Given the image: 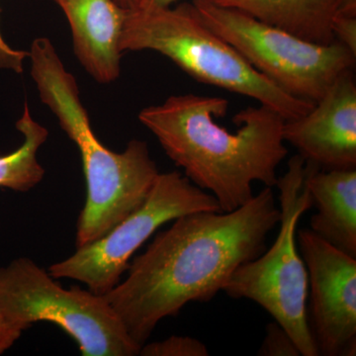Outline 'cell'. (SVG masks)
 Returning a JSON list of instances; mask_svg holds the SVG:
<instances>
[{"label": "cell", "instance_id": "cell-1", "mask_svg": "<svg viewBox=\"0 0 356 356\" xmlns=\"http://www.w3.org/2000/svg\"><path fill=\"white\" fill-rule=\"evenodd\" d=\"M280 220L271 187L231 212L178 217L133 259L127 278L103 296L142 346L161 320L191 302L211 301L238 266L264 254Z\"/></svg>", "mask_w": 356, "mask_h": 356}, {"label": "cell", "instance_id": "cell-2", "mask_svg": "<svg viewBox=\"0 0 356 356\" xmlns=\"http://www.w3.org/2000/svg\"><path fill=\"white\" fill-rule=\"evenodd\" d=\"M228 109V100L220 96L184 95L139 113L168 158L216 198L222 212L252 200L254 182L275 186L276 170L288 154L282 135L286 120L277 111L248 106L234 117L238 127L234 133L217 123Z\"/></svg>", "mask_w": 356, "mask_h": 356}, {"label": "cell", "instance_id": "cell-3", "mask_svg": "<svg viewBox=\"0 0 356 356\" xmlns=\"http://www.w3.org/2000/svg\"><path fill=\"white\" fill-rule=\"evenodd\" d=\"M29 58L40 99L81 154L86 200L77 222L76 247H84L106 235L144 203L158 177V166L144 140H130L125 151L115 153L96 137L76 77L65 69L50 40L35 39Z\"/></svg>", "mask_w": 356, "mask_h": 356}, {"label": "cell", "instance_id": "cell-4", "mask_svg": "<svg viewBox=\"0 0 356 356\" xmlns=\"http://www.w3.org/2000/svg\"><path fill=\"white\" fill-rule=\"evenodd\" d=\"M120 50L156 51L198 83L252 98L286 121L308 113L314 105L288 95L262 76L231 44L212 31L188 2L170 8L143 0L127 9Z\"/></svg>", "mask_w": 356, "mask_h": 356}, {"label": "cell", "instance_id": "cell-5", "mask_svg": "<svg viewBox=\"0 0 356 356\" xmlns=\"http://www.w3.org/2000/svg\"><path fill=\"white\" fill-rule=\"evenodd\" d=\"M305 166V159L296 154L290 159L286 173L277 179L280 229L273 247L238 266L222 291L231 298L259 304L291 337L301 355L318 356L307 313L308 270L297 252V226L312 207L304 184Z\"/></svg>", "mask_w": 356, "mask_h": 356}, {"label": "cell", "instance_id": "cell-6", "mask_svg": "<svg viewBox=\"0 0 356 356\" xmlns=\"http://www.w3.org/2000/svg\"><path fill=\"white\" fill-rule=\"evenodd\" d=\"M29 257L0 267V302L20 331L39 322L57 325L76 341L83 356L139 355L113 308L102 295L72 286L65 289Z\"/></svg>", "mask_w": 356, "mask_h": 356}, {"label": "cell", "instance_id": "cell-7", "mask_svg": "<svg viewBox=\"0 0 356 356\" xmlns=\"http://www.w3.org/2000/svg\"><path fill=\"white\" fill-rule=\"evenodd\" d=\"M199 17L231 44L254 69L288 95L317 102L356 56L343 44L312 43L234 7L192 2Z\"/></svg>", "mask_w": 356, "mask_h": 356}, {"label": "cell", "instance_id": "cell-8", "mask_svg": "<svg viewBox=\"0 0 356 356\" xmlns=\"http://www.w3.org/2000/svg\"><path fill=\"white\" fill-rule=\"evenodd\" d=\"M196 212H222L212 194L192 184L182 173H159L144 203L106 235L64 261L51 264L56 280L83 283L97 295L107 294L128 270L134 254L166 222Z\"/></svg>", "mask_w": 356, "mask_h": 356}, {"label": "cell", "instance_id": "cell-9", "mask_svg": "<svg viewBox=\"0 0 356 356\" xmlns=\"http://www.w3.org/2000/svg\"><path fill=\"white\" fill-rule=\"evenodd\" d=\"M311 287V331L318 355L356 353V259L325 242L310 229L298 232Z\"/></svg>", "mask_w": 356, "mask_h": 356}, {"label": "cell", "instance_id": "cell-10", "mask_svg": "<svg viewBox=\"0 0 356 356\" xmlns=\"http://www.w3.org/2000/svg\"><path fill=\"white\" fill-rule=\"evenodd\" d=\"M282 135L302 158L322 170H355V70L341 72L308 113L285 121Z\"/></svg>", "mask_w": 356, "mask_h": 356}, {"label": "cell", "instance_id": "cell-11", "mask_svg": "<svg viewBox=\"0 0 356 356\" xmlns=\"http://www.w3.org/2000/svg\"><path fill=\"white\" fill-rule=\"evenodd\" d=\"M67 16L74 55L98 83L121 72L120 39L127 9L114 0H54Z\"/></svg>", "mask_w": 356, "mask_h": 356}, {"label": "cell", "instance_id": "cell-12", "mask_svg": "<svg viewBox=\"0 0 356 356\" xmlns=\"http://www.w3.org/2000/svg\"><path fill=\"white\" fill-rule=\"evenodd\" d=\"M304 184L317 208L311 231L356 259V168L327 170L306 161Z\"/></svg>", "mask_w": 356, "mask_h": 356}, {"label": "cell", "instance_id": "cell-13", "mask_svg": "<svg viewBox=\"0 0 356 356\" xmlns=\"http://www.w3.org/2000/svg\"><path fill=\"white\" fill-rule=\"evenodd\" d=\"M234 7L252 17L312 43L336 42L332 21L341 0H210Z\"/></svg>", "mask_w": 356, "mask_h": 356}, {"label": "cell", "instance_id": "cell-14", "mask_svg": "<svg viewBox=\"0 0 356 356\" xmlns=\"http://www.w3.org/2000/svg\"><path fill=\"white\" fill-rule=\"evenodd\" d=\"M16 129L23 136V143L13 152L0 156V187L16 192H28L43 180L44 170L39 163L38 151L48 140L49 131L30 114L27 100Z\"/></svg>", "mask_w": 356, "mask_h": 356}, {"label": "cell", "instance_id": "cell-15", "mask_svg": "<svg viewBox=\"0 0 356 356\" xmlns=\"http://www.w3.org/2000/svg\"><path fill=\"white\" fill-rule=\"evenodd\" d=\"M142 356H208L205 344L191 337L172 336L165 341L144 343L140 346Z\"/></svg>", "mask_w": 356, "mask_h": 356}, {"label": "cell", "instance_id": "cell-16", "mask_svg": "<svg viewBox=\"0 0 356 356\" xmlns=\"http://www.w3.org/2000/svg\"><path fill=\"white\" fill-rule=\"evenodd\" d=\"M261 356H300L301 353L291 337L278 323L267 325L266 336L257 351Z\"/></svg>", "mask_w": 356, "mask_h": 356}, {"label": "cell", "instance_id": "cell-17", "mask_svg": "<svg viewBox=\"0 0 356 356\" xmlns=\"http://www.w3.org/2000/svg\"><path fill=\"white\" fill-rule=\"evenodd\" d=\"M332 29L336 41L356 56V16H334Z\"/></svg>", "mask_w": 356, "mask_h": 356}, {"label": "cell", "instance_id": "cell-18", "mask_svg": "<svg viewBox=\"0 0 356 356\" xmlns=\"http://www.w3.org/2000/svg\"><path fill=\"white\" fill-rule=\"evenodd\" d=\"M29 51L15 50L6 43L0 30V70H13L16 74H22L26 58Z\"/></svg>", "mask_w": 356, "mask_h": 356}, {"label": "cell", "instance_id": "cell-19", "mask_svg": "<svg viewBox=\"0 0 356 356\" xmlns=\"http://www.w3.org/2000/svg\"><path fill=\"white\" fill-rule=\"evenodd\" d=\"M22 332L7 318L0 302V355L13 348Z\"/></svg>", "mask_w": 356, "mask_h": 356}, {"label": "cell", "instance_id": "cell-20", "mask_svg": "<svg viewBox=\"0 0 356 356\" xmlns=\"http://www.w3.org/2000/svg\"><path fill=\"white\" fill-rule=\"evenodd\" d=\"M114 1L116 2L119 6H121L122 8L131 9L138 6L143 0H114Z\"/></svg>", "mask_w": 356, "mask_h": 356}, {"label": "cell", "instance_id": "cell-21", "mask_svg": "<svg viewBox=\"0 0 356 356\" xmlns=\"http://www.w3.org/2000/svg\"><path fill=\"white\" fill-rule=\"evenodd\" d=\"M147 1L151 2V3L154 4V6L170 7V6L175 3V1H177V0H147Z\"/></svg>", "mask_w": 356, "mask_h": 356}]
</instances>
